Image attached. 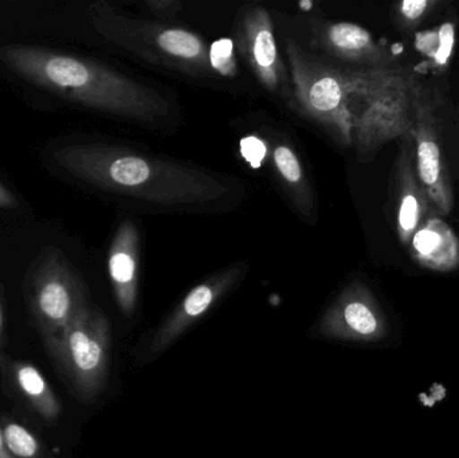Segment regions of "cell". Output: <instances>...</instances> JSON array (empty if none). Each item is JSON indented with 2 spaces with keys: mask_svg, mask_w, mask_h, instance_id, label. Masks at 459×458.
Returning a JSON list of instances; mask_svg holds the SVG:
<instances>
[{
  "mask_svg": "<svg viewBox=\"0 0 459 458\" xmlns=\"http://www.w3.org/2000/svg\"><path fill=\"white\" fill-rule=\"evenodd\" d=\"M407 247L412 260L428 271L449 273L459 268L458 236L436 212L422 220Z\"/></svg>",
  "mask_w": 459,
  "mask_h": 458,
  "instance_id": "cell-14",
  "label": "cell"
},
{
  "mask_svg": "<svg viewBox=\"0 0 459 458\" xmlns=\"http://www.w3.org/2000/svg\"><path fill=\"white\" fill-rule=\"evenodd\" d=\"M210 65L212 70H217L225 77H234L237 74V62L231 40L223 38L212 43L210 48Z\"/></svg>",
  "mask_w": 459,
  "mask_h": 458,
  "instance_id": "cell-18",
  "label": "cell"
},
{
  "mask_svg": "<svg viewBox=\"0 0 459 458\" xmlns=\"http://www.w3.org/2000/svg\"><path fill=\"white\" fill-rule=\"evenodd\" d=\"M0 61L23 80L91 109L140 123L167 117L163 94L99 62L30 45L0 48Z\"/></svg>",
  "mask_w": 459,
  "mask_h": 458,
  "instance_id": "cell-2",
  "label": "cell"
},
{
  "mask_svg": "<svg viewBox=\"0 0 459 458\" xmlns=\"http://www.w3.org/2000/svg\"><path fill=\"white\" fill-rule=\"evenodd\" d=\"M38 258L37 306L43 316L64 322L78 301L77 280L56 247H46Z\"/></svg>",
  "mask_w": 459,
  "mask_h": 458,
  "instance_id": "cell-12",
  "label": "cell"
},
{
  "mask_svg": "<svg viewBox=\"0 0 459 458\" xmlns=\"http://www.w3.org/2000/svg\"><path fill=\"white\" fill-rule=\"evenodd\" d=\"M91 21L105 39L151 64L186 74L212 73L209 46L190 30L166 22L136 21L121 15L107 3H96L91 8Z\"/></svg>",
  "mask_w": 459,
  "mask_h": 458,
  "instance_id": "cell-4",
  "label": "cell"
},
{
  "mask_svg": "<svg viewBox=\"0 0 459 458\" xmlns=\"http://www.w3.org/2000/svg\"><path fill=\"white\" fill-rule=\"evenodd\" d=\"M315 45L334 58L359 65V69L395 65V56L371 32L352 22H317L312 30Z\"/></svg>",
  "mask_w": 459,
  "mask_h": 458,
  "instance_id": "cell-10",
  "label": "cell"
},
{
  "mask_svg": "<svg viewBox=\"0 0 459 458\" xmlns=\"http://www.w3.org/2000/svg\"><path fill=\"white\" fill-rule=\"evenodd\" d=\"M54 159L94 187L161 206H204L231 191L217 175L117 145H67L56 151Z\"/></svg>",
  "mask_w": 459,
  "mask_h": 458,
  "instance_id": "cell-1",
  "label": "cell"
},
{
  "mask_svg": "<svg viewBox=\"0 0 459 458\" xmlns=\"http://www.w3.org/2000/svg\"><path fill=\"white\" fill-rule=\"evenodd\" d=\"M75 367L85 376L99 379L107 363L108 324L102 317L83 315L69 338Z\"/></svg>",
  "mask_w": 459,
  "mask_h": 458,
  "instance_id": "cell-15",
  "label": "cell"
},
{
  "mask_svg": "<svg viewBox=\"0 0 459 458\" xmlns=\"http://www.w3.org/2000/svg\"><path fill=\"white\" fill-rule=\"evenodd\" d=\"M4 440L8 448L21 457H32L37 454V441L19 425L5 428Z\"/></svg>",
  "mask_w": 459,
  "mask_h": 458,
  "instance_id": "cell-19",
  "label": "cell"
},
{
  "mask_svg": "<svg viewBox=\"0 0 459 458\" xmlns=\"http://www.w3.org/2000/svg\"><path fill=\"white\" fill-rule=\"evenodd\" d=\"M0 448H2V435H0Z\"/></svg>",
  "mask_w": 459,
  "mask_h": 458,
  "instance_id": "cell-24",
  "label": "cell"
},
{
  "mask_svg": "<svg viewBox=\"0 0 459 458\" xmlns=\"http://www.w3.org/2000/svg\"><path fill=\"white\" fill-rule=\"evenodd\" d=\"M438 0H404L395 5V23L402 31L411 32L422 26L441 7Z\"/></svg>",
  "mask_w": 459,
  "mask_h": 458,
  "instance_id": "cell-17",
  "label": "cell"
},
{
  "mask_svg": "<svg viewBox=\"0 0 459 458\" xmlns=\"http://www.w3.org/2000/svg\"><path fill=\"white\" fill-rule=\"evenodd\" d=\"M150 13H152L159 21H171L182 10V2L179 0H148L145 2Z\"/></svg>",
  "mask_w": 459,
  "mask_h": 458,
  "instance_id": "cell-20",
  "label": "cell"
},
{
  "mask_svg": "<svg viewBox=\"0 0 459 458\" xmlns=\"http://www.w3.org/2000/svg\"><path fill=\"white\" fill-rule=\"evenodd\" d=\"M434 212L415 169L414 134L402 137L396 159V231L407 247L422 220ZM437 214V212H436Z\"/></svg>",
  "mask_w": 459,
  "mask_h": 458,
  "instance_id": "cell-11",
  "label": "cell"
},
{
  "mask_svg": "<svg viewBox=\"0 0 459 458\" xmlns=\"http://www.w3.org/2000/svg\"><path fill=\"white\" fill-rule=\"evenodd\" d=\"M0 324H2V312H0Z\"/></svg>",
  "mask_w": 459,
  "mask_h": 458,
  "instance_id": "cell-25",
  "label": "cell"
},
{
  "mask_svg": "<svg viewBox=\"0 0 459 458\" xmlns=\"http://www.w3.org/2000/svg\"><path fill=\"white\" fill-rule=\"evenodd\" d=\"M245 272V264H235L193 288L153 336L151 351L153 354L166 351L239 281Z\"/></svg>",
  "mask_w": 459,
  "mask_h": 458,
  "instance_id": "cell-9",
  "label": "cell"
},
{
  "mask_svg": "<svg viewBox=\"0 0 459 458\" xmlns=\"http://www.w3.org/2000/svg\"><path fill=\"white\" fill-rule=\"evenodd\" d=\"M237 32L238 48L262 86L290 99L285 69L278 53L272 15L262 5L243 11Z\"/></svg>",
  "mask_w": 459,
  "mask_h": 458,
  "instance_id": "cell-8",
  "label": "cell"
},
{
  "mask_svg": "<svg viewBox=\"0 0 459 458\" xmlns=\"http://www.w3.org/2000/svg\"><path fill=\"white\" fill-rule=\"evenodd\" d=\"M439 97L420 82L415 101V169L428 194L434 212L449 215L455 207V193L442 147V120Z\"/></svg>",
  "mask_w": 459,
  "mask_h": 458,
  "instance_id": "cell-6",
  "label": "cell"
},
{
  "mask_svg": "<svg viewBox=\"0 0 459 458\" xmlns=\"http://www.w3.org/2000/svg\"><path fill=\"white\" fill-rule=\"evenodd\" d=\"M240 150L242 155L245 156L246 160L253 167H258L261 161L264 160V153H266V147L261 140L256 137H246L240 143Z\"/></svg>",
  "mask_w": 459,
  "mask_h": 458,
  "instance_id": "cell-22",
  "label": "cell"
},
{
  "mask_svg": "<svg viewBox=\"0 0 459 458\" xmlns=\"http://www.w3.org/2000/svg\"><path fill=\"white\" fill-rule=\"evenodd\" d=\"M140 236L132 220L118 226L108 255V271L121 312L131 316L139 295Z\"/></svg>",
  "mask_w": 459,
  "mask_h": 458,
  "instance_id": "cell-13",
  "label": "cell"
},
{
  "mask_svg": "<svg viewBox=\"0 0 459 458\" xmlns=\"http://www.w3.org/2000/svg\"><path fill=\"white\" fill-rule=\"evenodd\" d=\"M19 384L30 395H40L45 392V381L32 367H24L19 371Z\"/></svg>",
  "mask_w": 459,
  "mask_h": 458,
  "instance_id": "cell-21",
  "label": "cell"
},
{
  "mask_svg": "<svg viewBox=\"0 0 459 458\" xmlns=\"http://www.w3.org/2000/svg\"><path fill=\"white\" fill-rule=\"evenodd\" d=\"M286 56L293 82V101L302 115L328 128L340 142L352 144V116L347 70L336 69L288 40Z\"/></svg>",
  "mask_w": 459,
  "mask_h": 458,
  "instance_id": "cell-5",
  "label": "cell"
},
{
  "mask_svg": "<svg viewBox=\"0 0 459 458\" xmlns=\"http://www.w3.org/2000/svg\"><path fill=\"white\" fill-rule=\"evenodd\" d=\"M320 333L334 341L371 343L387 335V320L371 289L361 281H353L326 309Z\"/></svg>",
  "mask_w": 459,
  "mask_h": 458,
  "instance_id": "cell-7",
  "label": "cell"
},
{
  "mask_svg": "<svg viewBox=\"0 0 459 458\" xmlns=\"http://www.w3.org/2000/svg\"><path fill=\"white\" fill-rule=\"evenodd\" d=\"M352 144L368 161L394 140L412 134L420 81L396 65L347 70Z\"/></svg>",
  "mask_w": 459,
  "mask_h": 458,
  "instance_id": "cell-3",
  "label": "cell"
},
{
  "mask_svg": "<svg viewBox=\"0 0 459 458\" xmlns=\"http://www.w3.org/2000/svg\"><path fill=\"white\" fill-rule=\"evenodd\" d=\"M16 206H18V201L15 196L0 182V209H13Z\"/></svg>",
  "mask_w": 459,
  "mask_h": 458,
  "instance_id": "cell-23",
  "label": "cell"
},
{
  "mask_svg": "<svg viewBox=\"0 0 459 458\" xmlns=\"http://www.w3.org/2000/svg\"><path fill=\"white\" fill-rule=\"evenodd\" d=\"M272 161L278 177L293 198L297 209L302 215L309 217L315 207V202H313L312 188L297 153L286 144H278L273 150Z\"/></svg>",
  "mask_w": 459,
  "mask_h": 458,
  "instance_id": "cell-16",
  "label": "cell"
}]
</instances>
